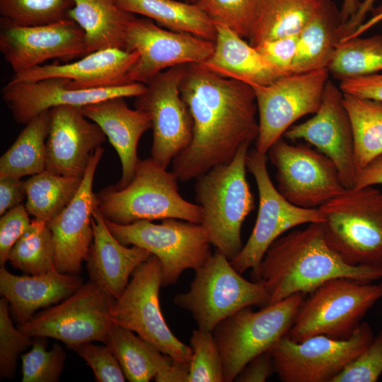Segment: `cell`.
Listing matches in <instances>:
<instances>
[{
    "label": "cell",
    "instance_id": "obj_1",
    "mask_svg": "<svg viewBox=\"0 0 382 382\" xmlns=\"http://www.w3.org/2000/svg\"><path fill=\"white\" fill-rule=\"evenodd\" d=\"M180 91L192 117L193 136L172 161V171L187 182L230 162L243 144L255 141L259 124L253 88L202 64L185 65Z\"/></svg>",
    "mask_w": 382,
    "mask_h": 382
},
{
    "label": "cell",
    "instance_id": "obj_2",
    "mask_svg": "<svg viewBox=\"0 0 382 382\" xmlns=\"http://www.w3.org/2000/svg\"><path fill=\"white\" fill-rule=\"evenodd\" d=\"M381 277L382 265L347 263L328 245L322 224L311 223L270 245L262 260L257 282L267 294L268 306L296 294L312 293L330 279L370 283Z\"/></svg>",
    "mask_w": 382,
    "mask_h": 382
},
{
    "label": "cell",
    "instance_id": "obj_3",
    "mask_svg": "<svg viewBox=\"0 0 382 382\" xmlns=\"http://www.w3.org/2000/svg\"><path fill=\"white\" fill-rule=\"evenodd\" d=\"M178 180L172 170L168 171L151 157L139 159L127 185H110L96 193V207L105 219L119 224L166 219L201 224L202 207L182 197Z\"/></svg>",
    "mask_w": 382,
    "mask_h": 382
},
{
    "label": "cell",
    "instance_id": "obj_4",
    "mask_svg": "<svg viewBox=\"0 0 382 382\" xmlns=\"http://www.w3.org/2000/svg\"><path fill=\"white\" fill-rule=\"evenodd\" d=\"M250 144H243L230 162L213 167L195 179V200L203 212L201 224L211 244L230 261L243 248L242 226L255 208L246 177Z\"/></svg>",
    "mask_w": 382,
    "mask_h": 382
},
{
    "label": "cell",
    "instance_id": "obj_5",
    "mask_svg": "<svg viewBox=\"0 0 382 382\" xmlns=\"http://www.w3.org/2000/svg\"><path fill=\"white\" fill-rule=\"evenodd\" d=\"M328 245L352 265H382V192L350 188L318 207Z\"/></svg>",
    "mask_w": 382,
    "mask_h": 382
},
{
    "label": "cell",
    "instance_id": "obj_6",
    "mask_svg": "<svg viewBox=\"0 0 382 382\" xmlns=\"http://www.w3.org/2000/svg\"><path fill=\"white\" fill-rule=\"evenodd\" d=\"M303 302L296 294L257 311L243 308L212 331L223 365L224 382H232L245 365L268 352L291 328Z\"/></svg>",
    "mask_w": 382,
    "mask_h": 382
},
{
    "label": "cell",
    "instance_id": "obj_7",
    "mask_svg": "<svg viewBox=\"0 0 382 382\" xmlns=\"http://www.w3.org/2000/svg\"><path fill=\"white\" fill-rule=\"evenodd\" d=\"M267 294L260 282L244 279L224 255L216 252L195 271L187 291L178 294L174 303L190 313L198 328L212 332L239 310L265 306Z\"/></svg>",
    "mask_w": 382,
    "mask_h": 382
},
{
    "label": "cell",
    "instance_id": "obj_8",
    "mask_svg": "<svg viewBox=\"0 0 382 382\" xmlns=\"http://www.w3.org/2000/svg\"><path fill=\"white\" fill-rule=\"evenodd\" d=\"M302 302L287 335L295 342L323 335L349 337L373 305L382 297L380 285L349 278L330 279Z\"/></svg>",
    "mask_w": 382,
    "mask_h": 382
},
{
    "label": "cell",
    "instance_id": "obj_9",
    "mask_svg": "<svg viewBox=\"0 0 382 382\" xmlns=\"http://www.w3.org/2000/svg\"><path fill=\"white\" fill-rule=\"evenodd\" d=\"M105 221L121 243L143 248L158 258L163 286L175 284L187 270H197L212 255V244L202 224L178 219H166L160 224L148 220L128 224Z\"/></svg>",
    "mask_w": 382,
    "mask_h": 382
},
{
    "label": "cell",
    "instance_id": "obj_10",
    "mask_svg": "<svg viewBox=\"0 0 382 382\" xmlns=\"http://www.w3.org/2000/svg\"><path fill=\"white\" fill-rule=\"evenodd\" d=\"M161 286V265L158 258L151 255L137 267L123 293L115 299L111 320L175 361L190 365L191 347L175 336L162 314L159 303Z\"/></svg>",
    "mask_w": 382,
    "mask_h": 382
},
{
    "label": "cell",
    "instance_id": "obj_11",
    "mask_svg": "<svg viewBox=\"0 0 382 382\" xmlns=\"http://www.w3.org/2000/svg\"><path fill=\"white\" fill-rule=\"evenodd\" d=\"M266 154L255 149L249 151L247 170L253 176L258 191L259 206L251 234L239 254L231 262L241 274L251 269V277L257 282L262 260L270 245L286 231L297 226L321 223L318 208L307 209L285 199L271 180L267 168Z\"/></svg>",
    "mask_w": 382,
    "mask_h": 382
},
{
    "label": "cell",
    "instance_id": "obj_12",
    "mask_svg": "<svg viewBox=\"0 0 382 382\" xmlns=\"http://www.w3.org/2000/svg\"><path fill=\"white\" fill-rule=\"evenodd\" d=\"M374 338L370 325L364 322L345 339L319 335L299 342L286 334L269 352L275 373L283 382H332Z\"/></svg>",
    "mask_w": 382,
    "mask_h": 382
},
{
    "label": "cell",
    "instance_id": "obj_13",
    "mask_svg": "<svg viewBox=\"0 0 382 382\" xmlns=\"http://www.w3.org/2000/svg\"><path fill=\"white\" fill-rule=\"evenodd\" d=\"M114 300L89 280L59 304L35 314L18 328L30 337L54 338L70 349L89 342L105 343L112 324L110 311Z\"/></svg>",
    "mask_w": 382,
    "mask_h": 382
},
{
    "label": "cell",
    "instance_id": "obj_14",
    "mask_svg": "<svg viewBox=\"0 0 382 382\" xmlns=\"http://www.w3.org/2000/svg\"><path fill=\"white\" fill-rule=\"evenodd\" d=\"M329 76L328 69L292 73L267 86L253 87L259 124L255 149L267 154L295 122L316 113Z\"/></svg>",
    "mask_w": 382,
    "mask_h": 382
},
{
    "label": "cell",
    "instance_id": "obj_15",
    "mask_svg": "<svg viewBox=\"0 0 382 382\" xmlns=\"http://www.w3.org/2000/svg\"><path fill=\"white\" fill-rule=\"evenodd\" d=\"M185 65L156 74L145 84L144 91L135 97V108L146 112L151 118V156L164 168L189 146L193 136L192 117L180 91Z\"/></svg>",
    "mask_w": 382,
    "mask_h": 382
},
{
    "label": "cell",
    "instance_id": "obj_16",
    "mask_svg": "<svg viewBox=\"0 0 382 382\" xmlns=\"http://www.w3.org/2000/svg\"><path fill=\"white\" fill-rule=\"evenodd\" d=\"M267 154L276 168L278 191L296 206L318 208L346 189L334 163L309 146L281 138Z\"/></svg>",
    "mask_w": 382,
    "mask_h": 382
},
{
    "label": "cell",
    "instance_id": "obj_17",
    "mask_svg": "<svg viewBox=\"0 0 382 382\" xmlns=\"http://www.w3.org/2000/svg\"><path fill=\"white\" fill-rule=\"evenodd\" d=\"M214 42L195 35L168 30L148 18L134 16L127 23L125 50L136 51L138 59L129 71L131 83L146 84L169 68L202 64L213 53Z\"/></svg>",
    "mask_w": 382,
    "mask_h": 382
},
{
    "label": "cell",
    "instance_id": "obj_18",
    "mask_svg": "<svg viewBox=\"0 0 382 382\" xmlns=\"http://www.w3.org/2000/svg\"><path fill=\"white\" fill-rule=\"evenodd\" d=\"M0 51L15 74L51 59L68 62L81 58L86 55L87 45L85 33L70 18L21 27L1 18Z\"/></svg>",
    "mask_w": 382,
    "mask_h": 382
},
{
    "label": "cell",
    "instance_id": "obj_19",
    "mask_svg": "<svg viewBox=\"0 0 382 382\" xmlns=\"http://www.w3.org/2000/svg\"><path fill=\"white\" fill-rule=\"evenodd\" d=\"M306 121L291 126L284 134L291 141L304 140L328 157L335 165L346 189L353 188L357 175L354 159V136L344 94L328 80L320 105Z\"/></svg>",
    "mask_w": 382,
    "mask_h": 382
},
{
    "label": "cell",
    "instance_id": "obj_20",
    "mask_svg": "<svg viewBox=\"0 0 382 382\" xmlns=\"http://www.w3.org/2000/svg\"><path fill=\"white\" fill-rule=\"evenodd\" d=\"M104 153L98 147L92 154L80 187L69 204L47 224L54 242V264L60 272L79 274L93 239L92 216L96 207L93 183Z\"/></svg>",
    "mask_w": 382,
    "mask_h": 382
},
{
    "label": "cell",
    "instance_id": "obj_21",
    "mask_svg": "<svg viewBox=\"0 0 382 382\" xmlns=\"http://www.w3.org/2000/svg\"><path fill=\"white\" fill-rule=\"evenodd\" d=\"M107 139L100 127L83 115L81 107L52 108L45 170L60 175L83 177L92 154Z\"/></svg>",
    "mask_w": 382,
    "mask_h": 382
},
{
    "label": "cell",
    "instance_id": "obj_22",
    "mask_svg": "<svg viewBox=\"0 0 382 382\" xmlns=\"http://www.w3.org/2000/svg\"><path fill=\"white\" fill-rule=\"evenodd\" d=\"M67 79L50 78L35 82L10 81L1 89L2 98L14 120L26 125L33 117L58 105H84L115 97H137L146 85L132 83L123 86L86 90L66 86Z\"/></svg>",
    "mask_w": 382,
    "mask_h": 382
},
{
    "label": "cell",
    "instance_id": "obj_23",
    "mask_svg": "<svg viewBox=\"0 0 382 382\" xmlns=\"http://www.w3.org/2000/svg\"><path fill=\"white\" fill-rule=\"evenodd\" d=\"M136 51L110 48L98 50L66 64L39 65L15 74L13 81L35 82L50 78L67 79L74 90L109 88L132 83L129 71L138 59Z\"/></svg>",
    "mask_w": 382,
    "mask_h": 382
},
{
    "label": "cell",
    "instance_id": "obj_24",
    "mask_svg": "<svg viewBox=\"0 0 382 382\" xmlns=\"http://www.w3.org/2000/svg\"><path fill=\"white\" fill-rule=\"evenodd\" d=\"M123 97L111 98L81 107L83 115L98 125L117 151L122 166V176L117 185H127L134 175L139 161L137 146L142 134L151 129L149 115L131 109Z\"/></svg>",
    "mask_w": 382,
    "mask_h": 382
},
{
    "label": "cell",
    "instance_id": "obj_25",
    "mask_svg": "<svg viewBox=\"0 0 382 382\" xmlns=\"http://www.w3.org/2000/svg\"><path fill=\"white\" fill-rule=\"evenodd\" d=\"M93 239L86 262L91 281L119 298L129 283V277L152 254L132 245L127 247L110 232L97 207L92 216Z\"/></svg>",
    "mask_w": 382,
    "mask_h": 382
},
{
    "label": "cell",
    "instance_id": "obj_26",
    "mask_svg": "<svg viewBox=\"0 0 382 382\" xmlns=\"http://www.w3.org/2000/svg\"><path fill=\"white\" fill-rule=\"evenodd\" d=\"M77 274L55 268L38 274L18 276L0 268V292L8 301L18 324L29 320L41 308L63 301L83 284Z\"/></svg>",
    "mask_w": 382,
    "mask_h": 382
},
{
    "label": "cell",
    "instance_id": "obj_27",
    "mask_svg": "<svg viewBox=\"0 0 382 382\" xmlns=\"http://www.w3.org/2000/svg\"><path fill=\"white\" fill-rule=\"evenodd\" d=\"M130 382H187L189 365L164 354L134 332L112 321L104 343Z\"/></svg>",
    "mask_w": 382,
    "mask_h": 382
},
{
    "label": "cell",
    "instance_id": "obj_28",
    "mask_svg": "<svg viewBox=\"0 0 382 382\" xmlns=\"http://www.w3.org/2000/svg\"><path fill=\"white\" fill-rule=\"evenodd\" d=\"M215 25L216 37L214 52L202 63L204 67L253 88L267 86L286 75L244 39L224 26Z\"/></svg>",
    "mask_w": 382,
    "mask_h": 382
},
{
    "label": "cell",
    "instance_id": "obj_29",
    "mask_svg": "<svg viewBox=\"0 0 382 382\" xmlns=\"http://www.w3.org/2000/svg\"><path fill=\"white\" fill-rule=\"evenodd\" d=\"M69 12L86 35L87 51L125 50L127 25L134 14L121 9L114 0H73Z\"/></svg>",
    "mask_w": 382,
    "mask_h": 382
},
{
    "label": "cell",
    "instance_id": "obj_30",
    "mask_svg": "<svg viewBox=\"0 0 382 382\" xmlns=\"http://www.w3.org/2000/svg\"><path fill=\"white\" fill-rule=\"evenodd\" d=\"M340 11L332 0H323L320 7L298 34L291 73L328 69L339 42Z\"/></svg>",
    "mask_w": 382,
    "mask_h": 382
},
{
    "label": "cell",
    "instance_id": "obj_31",
    "mask_svg": "<svg viewBox=\"0 0 382 382\" xmlns=\"http://www.w3.org/2000/svg\"><path fill=\"white\" fill-rule=\"evenodd\" d=\"M123 11L154 20L170 30L214 42L216 28L196 3L175 0H114Z\"/></svg>",
    "mask_w": 382,
    "mask_h": 382
},
{
    "label": "cell",
    "instance_id": "obj_32",
    "mask_svg": "<svg viewBox=\"0 0 382 382\" xmlns=\"http://www.w3.org/2000/svg\"><path fill=\"white\" fill-rule=\"evenodd\" d=\"M323 0H258L249 43L253 47L280 37L298 35Z\"/></svg>",
    "mask_w": 382,
    "mask_h": 382
},
{
    "label": "cell",
    "instance_id": "obj_33",
    "mask_svg": "<svg viewBox=\"0 0 382 382\" xmlns=\"http://www.w3.org/2000/svg\"><path fill=\"white\" fill-rule=\"evenodd\" d=\"M50 110L33 117L1 156L0 176L21 178L45 170Z\"/></svg>",
    "mask_w": 382,
    "mask_h": 382
},
{
    "label": "cell",
    "instance_id": "obj_34",
    "mask_svg": "<svg viewBox=\"0 0 382 382\" xmlns=\"http://www.w3.org/2000/svg\"><path fill=\"white\" fill-rule=\"evenodd\" d=\"M343 94L352 125L354 159L359 171L382 154V102Z\"/></svg>",
    "mask_w": 382,
    "mask_h": 382
},
{
    "label": "cell",
    "instance_id": "obj_35",
    "mask_svg": "<svg viewBox=\"0 0 382 382\" xmlns=\"http://www.w3.org/2000/svg\"><path fill=\"white\" fill-rule=\"evenodd\" d=\"M83 177L60 175L46 170L25 181V207L30 215L47 223L74 199Z\"/></svg>",
    "mask_w": 382,
    "mask_h": 382
},
{
    "label": "cell",
    "instance_id": "obj_36",
    "mask_svg": "<svg viewBox=\"0 0 382 382\" xmlns=\"http://www.w3.org/2000/svg\"><path fill=\"white\" fill-rule=\"evenodd\" d=\"M328 70L340 81L382 71V35L340 41Z\"/></svg>",
    "mask_w": 382,
    "mask_h": 382
},
{
    "label": "cell",
    "instance_id": "obj_37",
    "mask_svg": "<svg viewBox=\"0 0 382 382\" xmlns=\"http://www.w3.org/2000/svg\"><path fill=\"white\" fill-rule=\"evenodd\" d=\"M54 242L47 222L33 219L10 251L8 261L27 274H38L54 269Z\"/></svg>",
    "mask_w": 382,
    "mask_h": 382
},
{
    "label": "cell",
    "instance_id": "obj_38",
    "mask_svg": "<svg viewBox=\"0 0 382 382\" xmlns=\"http://www.w3.org/2000/svg\"><path fill=\"white\" fill-rule=\"evenodd\" d=\"M73 0H0V14L11 24L30 27L69 18Z\"/></svg>",
    "mask_w": 382,
    "mask_h": 382
},
{
    "label": "cell",
    "instance_id": "obj_39",
    "mask_svg": "<svg viewBox=\"0 0 382 382\" xmlns=\"http://www.w3.org/2000/svg\"><path fill=\"white\" fill-rule=\"evenodd\" d=\"M196 4L214 25L224 26L243 39H250L258 0H197Z\"/></svg>",
    "mask_w": 382,
    "mask_h": 382
},
{
    "label": "cell",
    "instance_id": "obj_40",
    "mask_svg": "<svg viewBox=\"0 0 382 382\" xmlns=\"http://www.w3.org/2000/svg\"><path fill=\"white\" fill-rule=\"evenodd\" d=\"M190 342L192 354L187 382H224L222 360L213 332L194 330Z\"/></svg>",
    "mask_w": 382,
    "mask_h": 382
},
{
    "label": "cell",
    "instance_id": "obj_41",
    "mask_svg": "<svg viewBox=\"0 0 382 382\" xmlns=\"http://www.w3.org/2000/svg\"><path fill=\"white\" fill-rule=\"evenodd\" d=\"M46 338L33 337L31 349L21 355L23 382L59 381L66 353L58 344L47 351Z\"/></svg>",
    "mask_w": 382,
    "mask_h": 382
},
{
    "label": "cell",
    "instance_id": "obj_42",
    "mask_svg": "<svg viewBox=\"0 0 382 382\" xmlns=\"http://www.w3.org/2000/svg\"><path fill=\"white\" fill-rule=\"evenodd\" d=\"M8 301L0 300V374L11 379L20 354L32 345L33 338L15 328L9 316Z\"/></svg>",
    "mask_w": 382,
    "mask_h": 382
},
{
    "label": "cell",
    "instance_id": "obj_43",
    "mask_svg": "<svg viewBox=\"0 0 382 382\" xmlns=\"http://www.w3.org/2000/svg\"><path fill=\"white\" fill-rule=\"evenodd\" d=\"M382 374V330L332 382H375Z\"/></svg>",
    "mask_w": 382,
    "mask_h": 382
},
{
    "label": "cell",
    "instance_id": "obj_44",
    "mask_svg": "<svg viewBox=\"0 0 382 382\" xmlns=\"http://www.w3.org/2000/svg\"><path fill=\"white\" fill-rule=\"evenodd\" d=\"M74 349L91 368L98 382H124L123 370L110 349L92 342L81 344Z\"/></svg>",
    "mask_w": 382,
    "mask_h": 382
},
{
    "label": "cell",
    "instance_id": "obj_45",
    "mask_svg": "<svg viewBox=\"0 0 382 382\" xmlns=\"http://www.w3.org/2000/svg\"><path fill=\"white\" fill-rule=\"evenodd\" d=\"M25 205L21 204L3 214L0 219V265L8 261L11 250L28 228L31 220Z\"/></svg>",
    "mask_w": 382,
    "mask_h": 382
},
{
    "label": "cell",
    "instance_id": "obj_46",
    "mask_svg": "<svg viewBox=\"0 0 382 382\" xmlns=\"http://www.w3.org/2000/svg\"><path fill=\"white\" fill-rule=\"evenodd\" d=\"M298 35H287L264 41L254 47L284 74L291 73L296 55Z\"/></svg>",
    "mask_w": 382,
    "mask_h": 382
},
{
    "label": "cell",
    "instance_id": "obj_47",
    "mask_svg": "<svg viewBox=\"0 0 382 382\" xmlns=\"http://www.w3.org/2000/svg\"><path fill=\"white\" fill-rule=\"evenodd\" d=\"M344 93L382 102V71L340 81Z\"/></svg>",
    "mask_w": 382,
    "mask_h": 382
},
{
    "label": "cell",
    "instance_id": "obj_48",
    "mask_svg": "<svg viewBox=\"0 0 382 382\" xmlns=\"http://www.w3.org/2000/svg\"><path fill=\"white\" fill-rule=\"evenodd\" d=\"M274 373H275V368L273 359L268 351L250 360L234 381L265 382Z\"/></svg>",
    "mask_w": 382,
    "mask_h": 382
},
{
    "label": "cell",
    "instance_id": "obj_49",
    "mask_svg": "<svg viewBox=\"0 0 382 382\" xmlns=\"http://www.w3.org/2000/svg\"><path fill=\"white\" fill-rule=\"evenodd\" d=\"M26 198L25 181L21 178L0 176V215L22 204Z\"/></svg>",
    "mask_w": 382,
    "mask_h": 382
},
{
    "label": "cell",
    "instance_id": "obj_50",
    "mask_svg": "<svg viewBox=\"0 0 382 382\" xmlns=\"http://www.w3.org/2000/svg\"><path fill=\"white\" fill-rule=\"evenodd\" d=\"M376 185H382V154L357 171L354 187L361 188Z\"/></svg>",
    "mask_w": 382,
    "mask_h": 382
},
{
    "label": "cell",
    "instance_id": "obj_51",
    "mask_svg": "<svg viewBox=\"0 0 382 382\" xmlns=\"http://www.w3.org/2000/svg\"><path fill=\"white\" fill-rule=\"evenodd\" d=\"M376 1V0H363L360 2L355 13L338 27L339 42L348 37L365 21L367 13L372 11Z\"/></svg>",
    "mask_w": 382,
    "mask_h": 382
},
{
    "label": "cell",
    "instance_id": "obj_52",
    "mask_svg": "<svg viewBox=\"0 0 382 382\" xmlns=\"http://www.w3.org/2000/svg\"><path fill=\"white\" fill-rule=\"evenodd\" d=\"M371 12L372 13L371 18L368 21H364L354 32H353L346 39L352 37L360 36L368 29L382 21V2L376 8H374Z\"/></svg>",
    "mask_w": 382,
    "mask_h": 382
},
{
    "label": "cell",
    "instance_id": "obj_53",
    "mask_svg": "<svg viewBox=\"0 0 382 382\" xmlns=\"http://www.w3.org/2000/svg\"><path fill=\"white\" fill-rule=\"evenodd\" d=\"M359 4V0H342L340 11L341 24L347 22L355 13Z\"/></svg>",
    "mask_w": 382,
    "mask_h": 382
},
{
    "label": "cell",
    "instance_id": "obj_54",
    "mask_svg": "<svg viewBox=\"0 0 382 382\" xmlns=\"http://www.w3.org/2000/svg\"><path fill=\"white\" fill-rule=\"evenodd\" d=\"M190 2L196 3L197 0H188Z\"/></svg>",
    "mask_w": 382,
    "mask_h": 382
},
{
    "label": "cell",
    "instance_id": "obj_55",
    "mask_svg": "<svg viewBox=\"0 0 382 382\" xmlns=\"http://www.w3.org/2000/svg\"><path fill=\"white\" fill-rule=\"evenodd\" d=\"M381 287L382 288V283L380 284Z\"/></svg>",
    "mask_w": 382,
    "mask_h": 382
}]
</instances>
